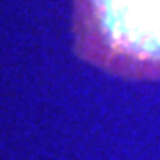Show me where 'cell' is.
<instances>
[{
  "label": "cell",
  "instance_id": "cell-1",
  "mask_svg": "<svg viewBox=\"0 0 160 160\" xmlns=\"http://www.w3.org/2000/svg\"><path fill=\"white\" fill-rule=\"evenodd\" d=\"M79 44L114 72L160 79V0H75Z\"/></svg>",
  "mask_w": 160,
  "mask_h": 160
}]
</instances>
